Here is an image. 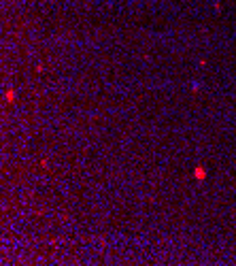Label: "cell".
<instances>
[{
	"label": "cell",
	"instance_id": "cell-1",
	"mask_svg": "<svg viewBox=\"0 0 236 266\" xmlns=\"http://www.w3.org/2000/svg\"><path fill=\"white\" fill-rule=\"evenodd\" d=\"M196 175H198V179H204V170H200V168L196 170Z\"/></svg>",
	"mask_w": 236,
	"mask_h": 266
}]
</instances>
